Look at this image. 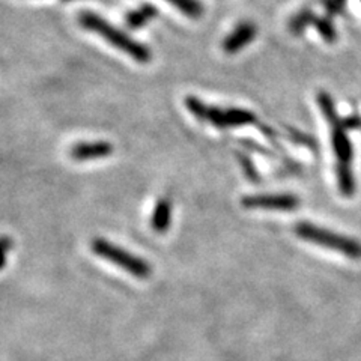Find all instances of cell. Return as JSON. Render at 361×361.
<instances>
[{
	"label": "cell",
	"instance_id": "15",
	"mask_svg": "<svg viewBox=\"0 0 361 361\" xmlns=\"http://www.w3.org/2000/svg\"><path fill=\"white\" fill-rule=\"evenodd\" d=\"M236 157H238V161L241 163V166H243V169H244L245 176H247L248 179L256 180V179H257V172H256L255 164H253V161L250 160V158L245 157V155H241V154H236Z\"/></svg>",
	"mask_w": 361,
	"mask_h": 361
},
{
	"label": "cell",
	"instance_id": "16",
	"mask_svg": "<svg viewBox=\"0 0 361 361\" xmlns=\"http://www.w3.org/2000/svg\"><path fill=\"white\" fill-rule=\"evenodd\" d=\"M322 5L330 16H336L342 13L346 5V0H322Z\"/></svg>",
	"mask_w": 361,
	"mask_h": 361
},
{
	"label": "cell",
	"instance_id": "12",
	"mask_svg": "<svg viewBox=\"0 0 361 361\" xmlns=\"http://www.w3.org/2000/svg\"><path fill=\"white\" fill-rule=\"evenodd\" d=\"M166 2L188 18H200L203 16V6L199 0H166Z\"/></svg>",
	"mask_w": 361,
	"mask_h": 361
},
{
	"label": "cell",
	"instance_id": "8",
	"mask_svg": "<svg viewBox=\"0 0 361 361\" xmlns=\"http://www.w3.org/2000/svg\"><path fill=\"white\" fill-rule=\"evenodd\" d=\"M331 126V145H333V151L337 157L338 163L343 164H351L353 160V145L351 140L345 133V128L342 127V121L341 119H334L330 121Z\"/></svg>",
	"mask_w": 361,
	"mask_h": 361
},
{
	"label": "cell",
	"instance_id": "1",
	"mask_svg": "<svg viewBox=\"0 0 361 361\" xmlns=\"http://www.w3.org/2000/svg\"><path fill=\"white\" fill-rule=\"evenodd\" d=\"M78 23H80V26L83 29L97 33V35H99L111 45H115L118 50L128 54L130 58L137 61L139 63L151 62L152 53L148 45L133 39L126 32L118 29L116 26H113L110 21L97 16L92 11H82V13L78 14Z\"/></svg>",
	"mask_w": 361,
	"mask_h": 361
},
{
	"label": "cell",
	"instance_id": "2",
	"mask_svg": "<svg viewBox=\"0 0 361 361\" xmlns=\"http://www.w3.org/2000/svg\"><path fill=\"white\" fill-rule=\"evenodd\" d=\"M185 107L191 115H195L200 122H209L217 128H229V127H244L252 126L257 122L255 113L244 109H228L221 110L220 107H214L205 104L199 98L188 95L185 98Z\"/></svg>",
	"mask_w": 361,
	"mask_h": 361
},
{
	"label": "cell",
	"instance_id": "4",
	"mask_svg": "<svg viewBox=\"0 0 361 361\" xmlns=\"http://www.w3.org/2000/svg\"><path fill=\"white\" fill-rule=\"evenodd\" d=\"M90 248H92V252L97 256L116 264L119 268L126 269L127 273L133 274L134 277L145 280L149 279V276L152 274V268L148 262L128 253L127 250H123V248L109 243L104 238H94L92 243H90Z\"/></svg>",
	"mask_w": 361,
	"mask_h": 361
},
{
	"label": "cell",
	"instance_id": "17",
	"mask_svg": "<svg viewBox=\"0 0 361 361\" xmlns=\"http://www.w3.org/2000/svg\"><path fill=\"white\" fill-rule=\"evenodd\" d=\"M5 264H6V255L0 253V269L5 268Z\"/></svg>",
	"mask_w": 361,
	"mask_h": 361
},
{
	"label": "cell",
	"instance_id": "10",
	"mask_svg": "<svg viewBox=\"0 0 361 361\" xmlns=\"http://www.w3.org/2000/svg\"><path fill=\"white\" fill-rule=\"evenodd\" d=\"M158 14V11L154 5L151 4H143L139 8H135L127 14L126 21L130 29H142L146 25H148L149 21H152Z\"/></svg>",
	"mask_w": 361,
	"mask_h": 361
},
{
	"label": "cell",
	"instance_id": "18",
	"mask_svg": "<svg viewBox=\"0 0 361 361\" xmlns=\"http://www.w3.org/2000/svg\"><path fill=\"white\" fill-rule=\"evenodd\" d=\"M62 2H73V0H62Z\"/></svg>",
	"mask_w": 361,
	"mask_h": 361
},
{
	"label": "cell",
	"instance_id": "7",
	"mask_svg": "<svg viewBox=\"0 0 361 361\" xmlns=\"http://www.w3.org/2000/svg\"><path fill=\"white\" fill-rule=\"evenodd\" d=\"M113 145L104 140L99 142H80L70 149V157L75 161H90L106 158L113 154Z\"/></svg>",
	"mask_w": 361,
	"mask_h": 361
},
{
	"label": "cell",
	"instance_id": "11",
	"mask_svg": "<svg viewBox=\"0 0 361 361\" xmlns=\"http://www.w3.org/2000/svg\"><path fill=\"white\" fill-rule=\"evenodd\" d=\"M337 179H338V188L345 197H351L355 191V179L351 164L338 163L337 166Z\"/></svg>",
	"mask_w": 361,
	"mask_h": 361
},
{
	"label": "cell",
	"instance_id": "6",
	"mask_svg": "<svg viewBox=\"0 0 361 361\" xmlns=\"http://www.w3.org/2000/svg\"><path fill=\"white\" fill-rule=\"evenodd\" d=\"M257 35V27L252 21H241L235 26L223 41V51L226 54H236L241 51L248 44L255 41Z\"/></svg>",
	"mask_w": 361,
	"mask_h": 361
},
{
	"label": "cell",
	"instance_id": "14",
	"mask_svg": "<svg viewBox=\"0 0 361 361\" xmlns=\"http://www.w3.org/2000/svg\"><path fill=\"white\" fill-rule=\"evenodd\" d=\"M312 26H314L316 29H318V32L321 33V37H322L326 42H334V41L337 39V32H336V29L333 27L330 20L314 17Z\"/></svg>",
	"mask_w": 361,
	"mask_h": 361
},
{
	"label": "cell",
	"instance_id": "3",
	"mask_svg": "<svg viewBox=\"0 0 361 361\" xmlns=\"http://www.w3.org/2000/svg\"><path fill=\"white\" fill-rule=\"evenodd\" d=\"M295 233L302 240L331 248V250L342 253L346 257L361 259V244L354 238L322 229L312 223H298L295 226Z\"/></svg>",
	"mask_w": 361,
	"mask_h": 361
},
{
	"label": "cell",
	"instance_id": "13",
	"mask_svg": "<svg viewBox=\"0 0 361 361\" xmlns=\"http://www.w3.org/2000/svg\"><path fill=\"white\" fill-rule=\"evenodd\" d=\"M314 17H316V16L312 13V11H309V9L300 11V13H297L295 16H293V17L289 20V30H290L292 33H295V35H298V33L304 32V29H306L307 26H312V25H313Z\"/></svg>",
	"mask_w": 361,
	"mask_h": 361
},
{
	"label": "cell",
	"instance_id": "5",
	"mask_svg": "<svg viewBox=\"0 0 361 361\" xmlns=\"http://www.w3.org/2000/svg\"><path fill=\"white\" fill-rule=\"evenodd\" d=\"M247 209H271V211H292L300 207L298 197L292 195H257L247 196L241 200Z\"/></svg>",
	"mask_w": 361,
	"mask_h": 361
},
{
	"label": "cell",
	"instance_id": "9",
	"mask_svg": "<svg viewBox=\"0 0 361 361\" xmlns=\"http://www.w3.org/2000/svg\"><path fill=\"white\" fill-rule=\"evenodd\" d=\"M172 223V202L160 199L154 207L151 217V228L155 233H166Z\"/></svg>",
	"mask_w": 361,
	"mask_h": 361
}]
</instances>
